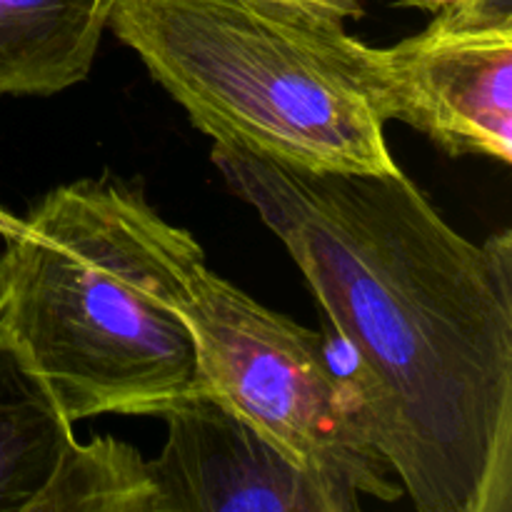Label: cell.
I'll return each instance as SVG.
<instances>
[{
	"label": "cell",
	"instance_id": "obj_1",
	"mask_svg": "<svg viewBox=\"0 0 512 512\" xmlns=\"http://www.w3.org/2000/svg\"><path fill=\"white\" fill-rule=\"evenodd\" d=\"M213 163L283 240L350 355L370 438L420 512H512V233L473 243L395 173Z\"/></svg>",
	"mask_w": 512,
	"mask_h": 512
},
{
	"label": "cell",
	"instance_id": "obj_2",
	"mask_svg": "<svg viewBox=\"0 0 512 512\" xmlns=\"http://www.w3.org/2000/svg\"><path fill=\"white\" fill-rule=\"evenodd\" d=\"M203 258L138 185L113 173L58 185L3 238L0 328L73 425L158 418L200 390L180 303Z\"/></svg>",
	"mask_w": 512,
	"mask_h": 512
},
{
	"label": "cell",
	"instance_id": "obj_3",
	"mask_svg": "<svg viewBox=\"0 0 512 512\" xmlns=\"http://www.w3.org/2000/svg\"><path fill=\"white\" fill-rule=\"evenodd\" d=\"M358 0H113L108 28L215 145L333 173H395Z\"/></svg>",
	"mask_w": 512,
	"mask_h": 512
},
{
	"label": "cell",
	"instance_id": "obj_4",
	"mask_svg": "<svg viewBox=\"0 0 512 512\" xmlns=\"http://www.w3.org/2000/svg\"><path fill=\"white\" fill-rule=\"evenodd\" d=\"M200 390L338 488L393 503L403 488L370 438L363 405L328 343L198 260L183 293Z\"/></svg>",
	"mask_w": 512,
	"mask_h": 512
},
{
	"label": "cell",
	"instance_id": "obj_5",
	"mask_svg": "<svg viewBox=\"0 0 512 512\" xmlns=\"http://www.w3.org/2000/svg\"><path fill=\"white\" fill-rule=\"evenodd\" d=\"M390 120L450 155L512 160V0H450L420 33L375 48Z\"/></svg>",
	"mask_w": 512,
	"mask_h": 512
},
{
	"label": "cell",
	"instance_id": "obj_6",
	"mask_svg": "<svg viewBox=\"0 0 512 512\" xmlns=\"http://www.w3.org/2000/svg\"><path fill=\"white\" fill-rule=\"evenodd\" d=\"M158 418L168 438L148 460L155 512H353L358 495L285 453L215 395L198 390Z\"/></svg>",
	"mask_w": 512,
	"mask_h": 512
},
{
	"label": "cell",
	"instance_id": "obj_7",
	"mask_svg": "<svg viewBox=\"0 0 512 512\" xmlns=\"http://www.w3.org/2000/svg\"><path fill=\"white\" fill-rule=\"evenodd\" d=\"M113 0H0V95H55L83 83Z\"/></svg>",
	"mask_w": 512,
	"mask_h": 512
},
{
	"label": "cell",
	"instance_id": "obj_8",
	"mask_svg": "<svg viewBox=\"0 0 512 512\" xmlns=\"http://www.w3.org/2000/svg\"><path fill=\"white\" fill-rule=\"evenodd\" d=\"M73 440V423L0 328V512H33Z\"/></svg>",
	"mask_w": 512,
	"mask_h": 512
},
{
	"label": "cell",
	"instance_id": "obj_9",
	"mask_svg": "<svg viewBox=\"0 0 512 512\" xmlns=\"http://www.w3.org/2000/svg\"><path fill=\"white\" fill-rule=\"evenodd\" d=\"M33 512H155L148 460L123 440L75 438Z\"/></svg>",
	"mask_w": 512,
	"mask_h": 512
},
{
	"label": "cell",
	"instance_id": "obj_10",
	"mask_svg": "<svg viewBox=\"0 0 512 512\" xmlns=\"http://www.w3.org/2000/svg\"><path fill=\"white\" fill-rule=\"evenodd\" d=\"M358 3H363V0H358ZM395 3L413 5V8H423V10H430V13H435V10L443 8V5L450 3V0H395Z\"/></svg>",
	"mask_w": 512,
	"mask_h": 512
},
{
	"label": "cell",
	"instance_id": "obj_11",
	"mask_svg": "<svg viewBox=\"0 0 512 512\" xmlns=\"http://www.w3.org/2000/svg\"><path fill=\"white\" fill-rule=\"evenodd\" d=\"M15 225H18V218H15L13 213H8V210L0 205V240H3L5 235L15 228Z\"/></svg>",
	"mask_w": 512,
	"mask_h": 512
}]
</instances>
